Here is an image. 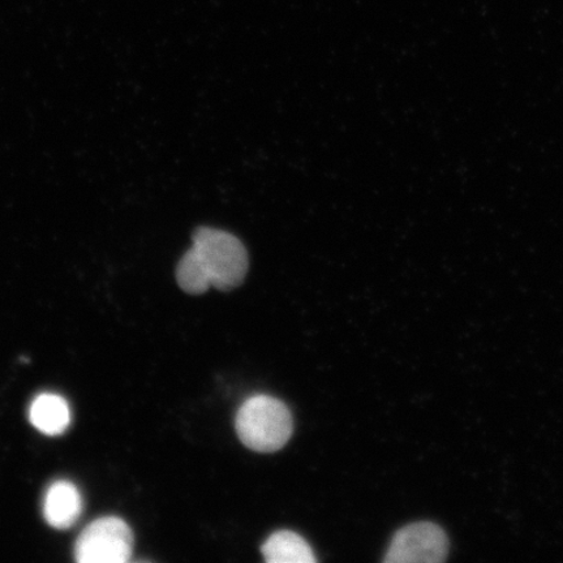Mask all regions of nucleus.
I'll return each mask as SVG.
<instances>
[{
    "label": "nucleus",
    "instance_id": "1",
    "mask_svg": "<svg viewBox=\"0 0 563 563\" xmlns=\"http://www.w3.org/2000/svg\"><path fill=\"white\" fill-rule=\"evenodd\" d=\"M238 438L257 453H276L290 441L294 420L282 400L264 396L251 397L239 408L235 419Z\"/></svg>",
    "mask_w": 563,
    "mask_h": 563
},
{
    "label": "nucleus",
    "instance_id": "2",
    "mask_svg": "<svg viewBox=\"0 0 563 563\" xmlns=\"http://www.w3.org/2000/svg\"><path fill=\"white\" fill-rule=\"evenodd\" d=\"M192 241V250L211 287L228 291L243 284L249 272V253L236 236L222 230L200 228L195 231Z\"/></svg>",
    "mask_w": 563,
    "mask_h": 563
},
{
    "label": "nucleus",
    "instance_id": "3",
    "mask_svg": "<svg viewBox=\"0 0 563 563\" xmlns=\"http://www.w3.org/2000/svg\"><path fill=\"white\" fill-rule=\"evenodd\" d=\"M135 538L131 527L118 517L95 520L76 540L79 563H125L131 560Z\"/></svg>",
    "mask_w": 563,
    "mask_h": 563
},
{
    "label": "nucleus",
    "instance_id": "4",
    "mask_svg": "<svg viewBox=\"0 0 563 563\" xmlns=\"http://www.w3.org/2000/svg\"><path fill=\"white\" fill-rule=\"evenodd\" d=\"M449 539L445 531L432 522L408 525L394 534L384 561L387 563H435L445 561Z\"/></svg>",
    "mask_w": 563,
    "mask_h": 563
},
{
    "label": "nucleus",
    "instance_id": "5",
    "mask_svg": "<svg viewBox=\"0 0 563 563\" xmlns=\"http://www.w3.org/2000/svg\"><path fill=\"white\" fill-rule=\"evenodd\" d=\"M82 512V497L74 483L55 482L47 489L44 501V517L56 530H67L76 525Z\"/></svg>",
    "mask_w": 563,
    "mask_h": 563
},
{
    "label": "nucleus",
    "instance_id": "6",
    "mask_svg": "<svg viewBox=\"0 0 563 563\" xmlns=\"http://www.w3.org/2000/svg\"><path fill=\"white\" fill-rule=\"evenodd\" d=\"M30 420L37 431L52 438L65 433L70 424L67 400L58 394H40L31 405Z\"/></svg>",
    "mask_w": 563,
    "mask_h": 563
},
{
    "label": "nucleus",
    "instance_id": "7",
    "mask_svg": "<svg viewBox=\"0 0 563 563\" xmlns=\"http://www.w3.org/2000/svg\"><path fill=\"white\" fill-rule=\"evenodd\" d=\"M267 563H313L312 548L297 532L277 531L262 548Z\"/></svg>",
    "mask_w": 563,
    "mask_h": 563
},
{
    "label": "nucleus",
    "instance_id": "8",
    "mask_svg": "<svg viewBox=\"0 0 563 563\" xmlns=\"http://www.w3.org/2000/svg\"><path fill=\"white\" fill-rule=\"evenodd\" d=\"M176 279L181 290L191 295H201L211 287L208 274L192 249L185 253L176 267Z\"/></svg>",
    "mask_w": 563,
    "mask_h": 563
}]
</instances>
